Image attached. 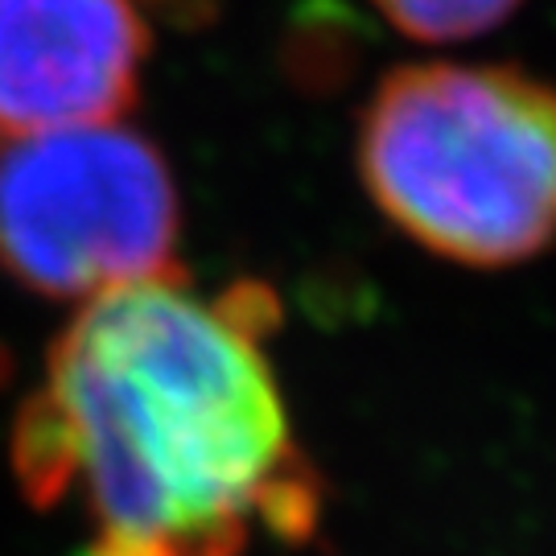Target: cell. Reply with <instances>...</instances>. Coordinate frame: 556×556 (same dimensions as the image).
<instances>
[{
	"mask_svg": "<svg viewBox=\"0 0 556 556\" xmlns=\"http://www.w3.org/2000/svg\"><path fill=\"white\" fill-rule=\"evenodd\" d=\"M383 17L420 41H462L495 29L519 0H376Z\"/></svg>",
	"mask_w": 556,
	"mask_h": 556,
	"instance_id": "cell-6",
	"label": "cell"
},
{
	"mask_svg": "<svg viewBox=\"0 0 556 556\" xmlns=\"http://www.w3.org/2000/svg\"><path fill=\"white\" fill-rule=\"evenodd\" d=\"M0 268L59 301L186 277L157 144L119 124L0 137Z\"/></svg>",
	"mask_w": 556,
	"mask_h": 556,
	"instance_id": "cell-3",
	"label": "cell"
},
{
	"mask_svg": "<svg viewBox=\"0 0 556 556\" xmlns=\"http://www.w3.org/2000/svg\"><path fill=\"white\" fill-rule=\"evenodd\" d=\"M321 507H326V482L314 470V462L298 450L260 486L256 503H252V523H260L268 536L289 548H305L318 536Z\"/></svg>",
	"mask_w": 556,
	"mask_h": 556,
	"instance_id": "cell-5",
	"label": "cell"
},
{
	"mask_svg": "<svg viewBox=\"0 0 556 556\" xmlns=\"http://www.w3.org/2000/svg\"><path fill=\"white\" fill-rule=\"evenodd\" d=\"M29 404L66 445L100 540L174 556H243L260 486L298 454L260 338L186 277L87 301Z\"/></svg>",
	"mask_w": 556,
	"mask_h": 556,
	"instance_id": "cell-1",
	"label": "cell"
},
{
	"mask_svg": "<svg viewBox=\"0 0 556 556\" xmlns=\"http://www.w3.org/2000/svg\"><path fill=\"white\" fill-rule=\"evenodd\" d=\"M132 0H0V137L112 124L140 91Z\"/></svg>",
	"mask_w": 556,
	"mask_h": 556,
	"instance_id": "cell-4",
	"label": "cell"
},
{
	"mask_svg": "<svg viewBox=\"0 0 556 556\" xmlns=\"http://www.w3.org/2000/svg\"><path fill=\"white\" fill-rule=\"evenodd\" d=\"M75 556H103L100 548H83V553H75Z\"/></svg>",
	"mask_w": 556,
	"mask_h": 556,
	"instance_id": "cell-8",
	"label": "cell"
},
{
	"mask_svg": "<svg viewBox=\"0 0 556 556\" xmlns=\"http://www.w3.org/2000/svg\"><path fill=\"white\" fill-rule=\"evenodd\" d=\"M358 174L404 236L470 268L556 239V87L516 66H400L358 119Z\"/></svg>",
	"mask_w": 556,
	"mask_h": 556,
	"instance_id": "cell-2",
	"label": "cell"
},
{
	"mask_svg": "<svg viewBox=\"0 0 556 556\" xmlns=\"http://www.w3.org/2000/svg\"><path fill=\"white\" fill-rule=\"evenodd\" d=\"M157 4H165V9H178V13H186V9H206V0H157Z\"/></svg>",
	"mask_w": 556,
	"mask_h": 556,
	"instance_id": "cell-7",
	"label": "cell"
}]
</instances>
